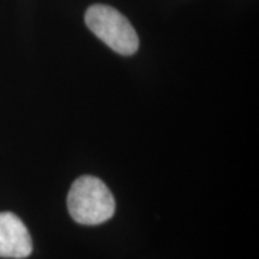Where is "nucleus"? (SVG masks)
<instances>
[{"label": "nucleus", "instance_id": "obj_2", "mask_svg": "<svg viewBox=\"0 0 259 259\" xmlns=\"http://www.w3.org/2000/svg\"><path fill=\"white\" fill-rule=\"evenodd\" d=\"M85 23L100 40L121 56H132L139 47V38L130 21L118 10L95 4L87 10Z\"/></svg>", "mask_w": 259, "mask_h": 259}, {"label": "nucleus", "instance_id": "obj_3", "mask_svg": "<svg viewBox=\"0 0 259 259\" xmlns=\"http://www.w3.org/2000/svg\"><path fill=\"white\" fill-rule=\"evenodd\" d=\"M31 251L30 234L22 220L12 212H0V257L22 259Z\"/></svg>", "mask_w": 259, "mask_h": 259}, {"label": "nucleus", "instance_id": "obj_1", "mask_svg": "<svg viewBox=\"0 0 259 259\" xmlns=\"http://www.w3.org/2000/svg\"><path fill=\"white\" fill-rule=\"evenodd\" d=\"M67 209L77 223L96 226L112 219L115 200L102 180L93 176H83L74 180L71 186Z\"/></svg>", "mask_w": 259, "mask_h": 259}]
</instances>
